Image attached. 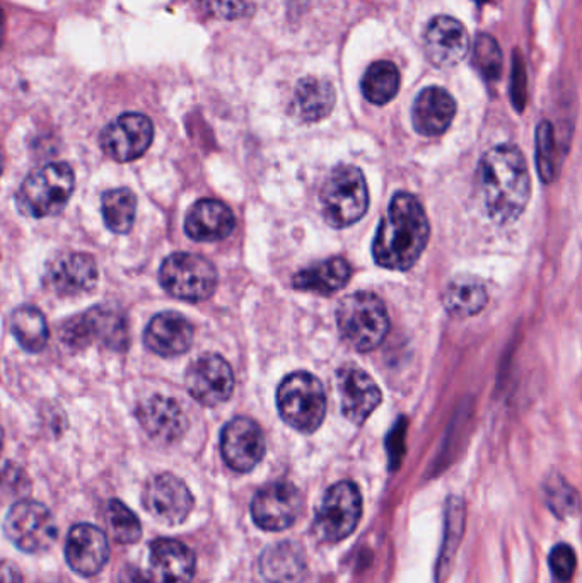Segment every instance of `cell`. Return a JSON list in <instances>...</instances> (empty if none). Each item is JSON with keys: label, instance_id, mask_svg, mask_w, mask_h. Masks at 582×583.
<instances>
[{"label": "cell", "instance_id": "obj_29", "mask_svg": "<svg viewBox=\"0 0 582 583\" xmlns=\"http://www.w3.org/2000/svg\"><path fill=\"white\" fill-rule=\"evenodd\" d=\"M11 326L18 343L26 352L38 353L47 347L50 329L44 313L36 310L35 305H21L20 310L14 311Z\"/></svg>", "mask_w": 582, "mask_h": 583}, {"label": "cell", "instance_id": "obj_39", "mask_svg": "<svg viewBox=\"0 0 582 583\" xmlns=\"http://www.w3.org/2000/svg\"><path fill=\"white\" fill-rule=\"evenodd\" d=\"M0 583H23L20 568L11 561H0Z\"/></svg>", "mask_w": 582, "mask_h": 583}, {"label": "cell", "instance_id": "obj_3", "mask_svg": "<svg viewBox=\"0 0 582 583\" xmlns=\"http://www.w3.org/2000/svg\"><path fill=\"white\" fill-rule=\"evenodd\" d=\"M60 340L74 350L97 343L124 352L130 343L129 319L115 305H94L60 326Z\"/></svg>", "mask_w": 582, "mask_h": 583}, {"label": "cell", "instance_id": "obj_13", "mask_svg": "<svg viewBox=\"0 0 582 583\" xmlns=\"http://www.w3.org/2000/svg\"><path fill=\"white\" fill-rule=\"evenodd\" d=\"M185 383L195 401L203 406H218L233 396V369L221 355L209 353L191 363Z\"/></svg>", "mask_w": 582, "mask_h": 583}, {"label": "cell", "instance_id": "obj_1", "mask_svg": "<svg viewBox=\"0 0 582 583\" xmlns=\"http://www.w3.org/2000/svg\"><path fill=\"white\" fill-rule=\"evenodd\" d=\"M481 203L497 224L516 221L528 206L532 183L523 152L511 145H497L478 164Z\"/></svg>", "mask_w": 582, "mask_h": 583}, {"label": "cell", "instance_id": "obj_20", "mask_svg": "<svg viewBox=\"0 0 582 583\" xmlns=\"http://www.w3.org/2000/svg\"><path fill=\"white\" fill-rule=\"evenodd\" d=\"M137 418L146 433L161 444H175L187 432L188 420L182 406L166 396H152L142 403Z\"/></svg>", "mask_w": 582, "mask_h": 583}, {"label": "cell", "instance_id": "obj_6", "mask_svg": "<svg viewBox=\"0 0 582 583\" xmlns=\"http://www.w3.org/2000/svg\"><path fill=\"white\" fill-rule=\"evenodd\" d=\"M280 417L298 432L313 433L326 415V395L319 378L310 372H294L277 389Z\"/></svg>", "mask_w": 582, "mask_h": 583}, {"label": "cell", "instance_id": "obj_5", "mask_svg": "<svg viewBox=\"0 0 582 583\" xmlns=\"http://www.w3.org/2000/svg\"><path fill=\"white\" fill-rule=\"evenodd\" d=\"M74 170L66 163H51L30 174L18 191V209L33 219L57 215L74 194Z\"/></svg>", "mask_w": 582, "mask_h": 583}, {"label": "cell", "instance_id": "obj_32", "mask_svg": "<svg viewBox=\"0 0 582 583\" xmlns=\"http://www.w3.org/2000/svg\"><path fill=\"white\" fill-rule=\"evenodd\" d=\"M106 522L115 541L136 545L142 536V526L137 515L120 500H112L106 506Z\"/></svg>", "mask_w": 582, "mask_h": 583}, {"label": "cell", "instance_id": "obj_8", "mask_svg": "<svg viewBox=\"0 0 582 583\" xmlns=\"http://www.w3.org/2000/svg\"><path fill=\"white\" fill-rule=\"evenodd\" d=\"M160 282L172 298L203 302L212 298L218 289V270L203 256L175 253L161 265Z\"/></svg>", "mask_w": 582, "mask_h": 583}, {"label": "cell", "instance_id": "obj_7", "mask_svg": "<svg viewBox=\"0 0 582 583\" xmlns=\"http://www.w3.org/2000/svg\"><path fill=\"white\" fill-rule=\"evenodd\" d=\"M369 191L364 174L356 166H338L326 178L322 189V209L331 228H349L364 215Z\"/></svg>", "mask_w": 582, "mask_h": 583}, {"label": "cell", "instance_id": "obj_16", "mask_svg": "<svg viewBox=\"0 0 582 583\" xmlns=\"http://www.w3.org/2000/svg\"><path fill=\"white\" fill-rule=\"evenodd\" d=\"M265 448L264 432L249 418H234L222 429V457L233 471L248 473L257 468L264 459Z\"/></svg>", "mask_w": 582, "mask_h": 583}, {"label": "cell", "instance_id": "obj_17", "mask_svg": "<svg viewBox=\"0 0 582 583\" xmlns=\"http://www.w3.org/2000/svg\"><path fill=\"white\" fill-rule=\"evenodd\" d=\"M337 386L347 420L362 425L381 403V390L368 372L346 365L337 372Z\"/></svg>", "mask_w": 582, "mask_h": 583}, {"label": "cell", "instance_id": "obj_31", "mask_svg": "<svg viewBox=\"0 0 582 583\" xmlns=\"http://www.w3.org/2000/svg\"><path fill=\"white\" fill-rule=\"evenodd\" d=\"M103 219L115 234H127L136 222L137 198L132 189H109L103 195Z\"/></svg>", "mask_w": 582, "mask_h": 583}, {"label": "cell", "instance_id": "obj_38", "mask_svg": "<svg viewBox=\"0 0 582 583\" xmlns=\"http://www.w3.org/2000/svg\"><path fill=\"white\" fill-rule=\"evenodd\" d=\"M513 67V90H511V93H513L514 105L521 112L524 106V100H526V96H524V93H526V75H524L523 62H521L520 55L514 57Z\"/></svg>", "mask_w": 582, "mask_h": 583}, {"label": "cell", "instance_id": "obj_18", "mask_svg": "<svg viewBox=\"0 0 582 583\" xmlns=\"http://www.w3.org/2000/svg\"><path fill=\"white\" fill-rule=\"evenodd\" d=\"M108 557V537L102 529L91 524H78L70 529L66 543V558L75 573L82 576L97 575Z\"/></svg>", "mask_w": 582, "mask_h": 583}, {"label": "cell", "instance_id": "obj_34", "mask_svg": "<svg viewBox=\"0 0 582 583\" xmlns=\"http://www.w3.org/2000/svg\"><path fill=\"white\" fill-rule=\"evenodd\" d=\"M554 154H556V143H554V128L548 121H542L536 130V163H538L539 176L544 182L551 183L556 176V164H554Z\"/></svg>", "mask_w": 582, "mask_h": 583}, {"label": "cell", "instance_id": "obj_26", "mask_svg": "<svg viewBox=\"0 0 582 583\" xmlns=\"http://www.w3.org/2000/svg\"><path fill=\"white\" fill-rule=\"evenodd\" d=\"M337 94L331 82L318 78L301 79L292 100V113L304 124H316L330 115Z\"/></svg>", "mask_w": 582, "mask_h": 583}, {"label": "cell", "instance_id": "obj_28", "mask_svg": "<svg viewBox=\"0 0 582 583\" xmlns=\"http://www.w3.org/2000/svg\"><path fill=\"white\" fill-rule=\"evenodd\" d=\"M489 295L480 280L475 277H456L444 292V307L451 316L466 319L477 316L486 307Z\"/></svg>", "mask_w": 582, "mask_h": 583}, {"label": "cell", "instance_id": "obj_11", "mask_svg": "<svg viewBox=\"0 0 582 583\" xmlns=\"http://www.w3.org/2000/svg\"><path fill=\"white\" fill-rule=\"evenodd\" d=\"M304 509V497L294 485L279 481L261 488L252 503L253 521L260 529L279 530L294 526Z\"/></svg>", "mask_w": 582, "mask_h": 583}, {"label": "cell", "instance_id": "obj_43", "mask_svg": "<svg viewBox=\"0 0 582 583\" xmlns=\"http://www.w3.org/2000/svg\"><path fill=\"white\" fill-rule=\"evenodd\" d=\"M2 167H4V158H2V151H0V174H2Z\"/></svg>", "mask_w": 582, "mask_h": 583}, {"label": "cell", "instance_id": "obj_35", "mask_svg": "<svg viewBox=\"0 0 582 583\" xmlns=\"http://www.w3.org/2000/svg\"><path fill=\"white\" fill-rule=\"evenodd\" d=\"M203 11L219 20H240L252 12L245 0H197Z\"/></svg>", "mask_w": 582, "mask_h": 583}, {"label": "cell", "instance_id": "obj_15", "mask_svg": "<svg viewBox=\"0 0 582 583\" xmlns=\"http://www.w3.org/2000/svg\"><path fill=\"white\" fill-rule=\"evenodd\" d=\"M96 261L88 253L66 252L55 256L47 267L45 280L48 289L62 298L90 294L97 285Z\"/></svg>", "mask_w": 582, "mask_h": 583}, {"label": "cell", "instance_id": "obj_37", "mask_svg": "<svg viewBox=\"0 0 582 583\" xmlns=\"http://www.w3.org/2000/svg\"><path fill=\"white\" fill-rule=\"evenodd\" d=\"M548 502H550L551 509L557 510V512H569L571 514V509H575V503H578V497H575V491L571 487H567L563 481L559 479H554V483L548 488Z\"/></svg>", "mask_w": 582, "mask_h": 583}, {"label": "cell", "instance_id": "obj_4", "mask_svg": "<svg viewBox=\"0 0 582 583\" xmlns=\"http://www.w3.org/2000/svg\"><path fill=\"white\" fill-rule=\"evenodd\" d=\"M337 325L344 340L358 352H371L385 341L389 316L385 302L371 292H356L342 299Z\"/></svg>", "mask_w": 582, "mask_h": 583}, {"label": "cell", "instance_id": "obj_40", "mask_svg": "<svg viewBox=\"0 0 582 583\" xmlns=\"http://www.w3.org/2000/svg\"><path fill=\"white\" fill-rule=\"evenodd\" d=\"M118 583H154L151 576L146 575L142 570L136 567H127L121 570L120 582Z\"/></svg>", "mask_w": 582, "mask_h": 583}, {"label": "cell", "instance_id": "obj_36", "mask_svg": "<svg viewBox=\"0 0 582 583\" xmlns=\"http://www.w3.org/2000/svg\"><path fill=\"white\" fill-rule=\"evenodd\" d=\"M550 568L554 575H556L560 582L571 580L575 570L574 549L567 545H559L551 549Z\"/></svg>", "mask_w": 582, "mask_h": 583}, {"label": "cell", "instance_id": "obj_30", "mask_svg": "<svg viewBox=\"0 0 582 583\" xmlns=\"http://www.w3.org/2000/svg\"><path fill=\"white\" fill-rule=\"evenodd\" d=\"M361 90L369 103L386 105L400 90V70L396 69L395 63L386 60L373 63L365 70Z\"/></svg>", "mask_w": 582, "mask_h": 583}, {"label": "cell", "instance_id": "obj_33", "mask_svg": "<svg viewBox=\"0 0 582 583\" xmlns=\"http://www.w3.org/2000/svg\"><path fill=\"white\" fill-rule=\"evenodd\" d=\"M474 63L487 81L499 79L502 70V51L492 36H477L474 47Z\"/></svg>", "mask_w": 582, "mask_h": 583}, {"label": "cell", "instance_id": "obj_21", "mask_svg": "<svg viewBox=\"0 0 582 583\" xmlns=\"http://www.w3.org/2000/svg\"><path fill=\"white\" fill-rule=\"evenodd\" d=\"M456 101L443 88L431 85L420 91L411 105V124L423 137L443 136L453 124Z\"/></svg>", "mask_w": 582, "mask_h": 583}, {"label": "cell", "instance_id": "obj_24", "mask_svg": "<svg viewBox=\"0 0 582 583\" xmlns=\"http://www.w3.org/2000/svg\"><path fill=\"white\" fill-rule=\"evenodd\" d=\"M236 225L233 210L219 200H200L185 219V232L198 243H212L230 236Z\"/></svg>", "mask_w": 582, "mask_h": 583}, {"label": "cell", "instance_id": "obj_2", "mask_svg": "<svg viewBox=\"0 0 582 583\" xmlns=\"http://www.w3.org/2000/svg\"><path fill=\"white\" fill-rule=\"evenodd\" d=\"M429 234L422 203L414 195L396 194L374 237V261L388 270H408L422 256Z\"/></svg>", "mask_w": 582, "mask_h": 583}, {"label": "cell", "instance_id": "obj_14", "mask_svg": "<svg viewBox=\"0 0 582 583\" xmlns=\"http://www.w3.org/2000/svg\"><path fill=\"white\" fill-rule=\"evenodd\" d=\"M144 506L155 521L176 526L190 515L194 494L178 476L163 473L154 476L146 487Z\"/></svg>", "mask_w": 582, "mask_h": 583}, {"label": "cell", "instance_id": "obj_12", "mask_svg": "<svg viewBox=\"0 0 582 583\" xmlns=\"http://www.w3.org/2000/svg\"><path fill=\"white\" fill-rule=\"evenodd\" d=\"M154 139V125L140 113H125L102 133V149L117 163H130L144 155Z\"/></svg>", "mask_w": 582, "mask_h": 583}, {"label": "cell", "instance_id": "obj_25", "mask_svg": "<svg viewBox=\"0 0 582 583\" xmlns=\"http://www.w3.org/2000/svg\"><path fill=\"white\" fill-rule=\"evenodd\" d=\"M306 570V555L295 543H277L260 557V572L268 583H300Z\"/></svg>", "mask_w": 582, "mask_h": 583}, {"label": "cell", "instance_id": "obj_22", "mask_svg": "<svg viewBox=\"0 0 582 583\" xmlns=\"http://www.w3.org/2000/svg\"><path fill=\"white\" fill-rule=\"evenodd\" d=\"M144 343L155 355H183L194 343V326L182 314L166 311L152 317L146 328Z\"/></svg>", "mask_w": 582, "mask_h": 583}, {"label": "cell", "instance_id": "obj_41", "mask_svg": "<svg viewBox=\"0 0 582 583\" xmlns=\"http://www.w3.org/2000/svg\"><path fill=\"white\" fill-rule=\"evenodd\" d=\"M2 39H4V16H2V11H0V45H2Z\"/></svg>", "mask_w": 582, "mask_h": 583}, {"label": "cell", "instance_id": "obj_27", "mask_svg": "<svg viewBox=\"0 0 582 583\" xmlns=\"http://www.w3.org/2000/svg\"><path fill=\"white\" fill-rule=\"evenodd\" d=\"M350 265L344 258H330L294 275L292 285L298 290L331 295L344 289L350 280Z\"/></svg>", "mask_w": 582, "mask_h": 583}, {"label": "cell", "instance_id": "obj_10", "mask_svg": "<svg viewBox=\"0 0 582 583\" xmlns=\"http://www.w3.org/2000/svg\"><path fill=\"white\" fill-rule=\"evenodd\" d=\"M4 533L12 545L21 551L44 552L57 539V522L44 503L23 500L14 503L5 515Z\"/></svg>", "mask_w": 582, "mask_h": 583}, {"label": "cell", "instance_id": "obj_19", "mask_svg": "<svg viewBox=\"0 0 582 583\" xmlns=\"http://www.w3.org/2000/svg\"><path fill=\"white\" fill-rule=\"evenodd\" d=\"M423 39L431 62L438 67L458 66L470 51V36L466 27L454 18H434L429 23Z\"/></svg>", "mask_w": 582, "mask_h": 583}, {"label": "cell", "instance_id": "obj_9", "mask_svg": "<svg viewBox=\"0 0 582 583\" xmlns=\"http://www.w3.org/2000/svg\"><path fill=\"white\" fill-rule=\"evenodd\" d=\"M362 515L358 485L340 481L326 491L315 515L316 536L325 543L344 541L356 530Z\"/></svg>", "mask_w": 582, "mask_h": 583}, {"label": "cell", "instance_id": "obj_23", "mask_svg": "<svg viewBox=\"0 0 582 583\" xmlns=\"http://www.w3.org/2000/svg\"><path fill=\"white\" fill-rule=\"evenodd\" d=\"M149 568L154 583H190L195 575V555L175 539H158L151 545Z\"/></svg>", "mask_w": 582, "mask_h": 583}, {"label": "cell", "instance_id": "obj_42", "mask_svg": "<svg viewBox=\"0 0 582 583\" xmlns=\"http://www.w3.org/2000/svg\"><path fill=\"white\" fill-rule=\"evenodd\" d=\"M2 444H4V432L0 429V451H2Z\"/></svg>", "mask_w": 582, "mask_h": 583}]
</instances>
